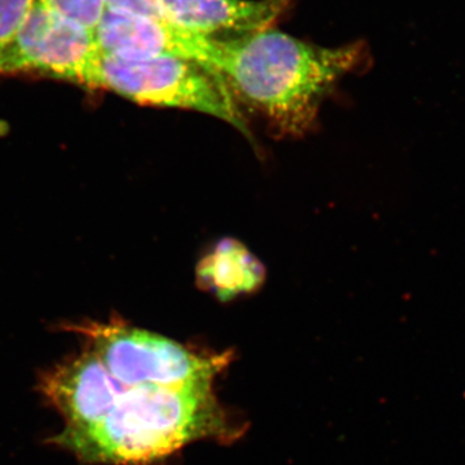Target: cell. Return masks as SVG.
<instances>
[{
  "label": "cell",
  "mask_w": 465,
  "mask_h": 465,
  "mask_svg": "<svg viewBox=\"0 0 465 465\" xmlns=\"http://www.w3.org/2000/svg\"><path fill=\"white\" fill-rule=\"evenodd\" d=\"M362 45L321 47L277 30L219 41L213 70L232 97L287 134L307 133L331 85L356 67Z\"/></svg>",
  "instance_id": "1"
},
{
  "label": "cell",
  "mask_w": 465,
  "mask_h": 465,
  "mask_svg": "<svg viewBox=\"0 0 465 465\" xmlns=\"http://www.w3.org/2000/svg\"><path fill=\"white\" fill-rule=\"evenodd\" d=\"M226 432L228 424L211 390L127 387L100 423L63 430L57 440L84 460L140 464Z\"/></svg>",
  "instance_id": "2"
},
{
  "label": "cell",
  "mask_w": 465,
  "mask_h": 465,
  "mask_svg": "<svg viewBox=\"0 0 465 465\" xmlns=\"http://www.w3.org/2000/svg\"><path fill=\"white\" fill-rule=\"evenodd\" d=\"M91 88L112 91L143 105L203 113L249 133L224 79L194 61L167 56L127 60L100 54Z\"/></svg>",
  "instance_id": "3"
},
{
  "label": "cell",
  "mask_w": 465,
  "mask_h": 465,
  "mask_svg": "<svg viewBox=\"0 0 465 465\" xmlns=\"http://www.w3.org/2000/svg\"><path fill=\"white\" fill-rule=\"evenodd\" d=\"M78 331L125 387L211 390L229 362L228 354L195 353L164 336L122 323H90Z\"/></svg>",
  "instance_id": "4"
},
{
  "label": "cell",
  "mask_w": 465,
  "mask_h": 465,
  "mask_svg": "<svg viewBox=\"0 0 465 465\" xmlns=\"http://www.w3.org/2000/svg\"><path fill=\"white\" fill-rule=\"evenodd\" d=\"M94 34L42 0L0 52V76L39 75L91 88L100 60Z\"/></svg>",
  "instance_id": "5"
},
{
  "label": "cell",
  "mask_w": 465,
  "mask_h": 465,
  "mask_svg": "<svg viewBox=\"0 0 465 465\" xmlns=\"http://www.w3.org/2000/svg\"><path fill=\"white\" fill-rule=\"evenodd\" d=\"M94 34L100 54L105 56L127 60L177 57L215 72L219 39L186 32L167 21L105 8Z\"/></svg>",
  "instance_id": "6"
},
{
  "label": "cell",
  "mask_w": 465,
  "mask_h": 465,
  "mask_svg": "<svg viewBox=\"0 0 465 465\" xmlns=\"http://www.w3.org/2000/svg\"><path fill=\"white\" fill-rule=\"evenodd\" d=\"M125 388L92 351L56 367L42 381L43 393L65 419L64 430L72 432L100 423Z\"/></svg>",
  "instance_id": "7"
},
{
  "label": "cell",
  "mask_w": 465,
  "mask_h": 465,
  "mask_svg": "<svg viewBox=\"0 0 465 465\" xmlns=\"http://www.w3.org/2000/svg\"><path fill=\"white\" fill-rule=\"evenodd\" d=\"M173 25L217 39L241 38L271 29L291 0H162Z\"/></svg>",
  "instance_id": "8"
},
{
  "label": "cell",
  "mask_w": 465,
  "mask_h": 465,
  "mask_svg": "<svg viewBox=\"0 0 465 465\" xmlns=\"http://www.w3.org/2000/svg\"><path fill=\"white\" fill-rule=\"evenodd\" d=\"M198 284L228 302L252 292L265 280V269L240 242L223 240L197 266Z\"/></svg>",
  "instance_id": "9"
},
{
  "label": "cell",
  "mask_w": 465,
  "mask_h": 465,
  "mask_svg": "<svg viewBox=\"0 0 465 465\" xmlns=\"http://www.w3.org/2000/svg\"><path fill=\"white\" fill-rule=\"evenodd\" d=\"M43 3L64 16L94 32L105 11L104 0H42Z\"/></svg>",
  "instance_id": "10"
},
{
  "label": "cell",
  "mask_w": 465,
  "mask_h": 465,
  "mask_svg": "<svg viewBox=\"0 0 465 465\" xmlns=\"http://www.w3.org/2000/svg\"><path fill=\"white\" fill-rule=\"evenodd\" d=\"M35 0H0V52L14 41Z\"/></svg>",
  "instance_id": "11"
},
{
  "label": "cell",
  "mask_w": 465,
  "mask_h": 465,
  "mask_svg": "<svg viewBox=\"0 0 465 465\" xmlns=\"http://www.w3.org/2000/svg\"><path fill=\"white\" fill-rule=\"evenodd\" d=\"M104 5L105 8L112 11L125 12V14L171 23L162 0H104Z\"/></svg>",
  "instance_id": "12"
}]
</instances>
